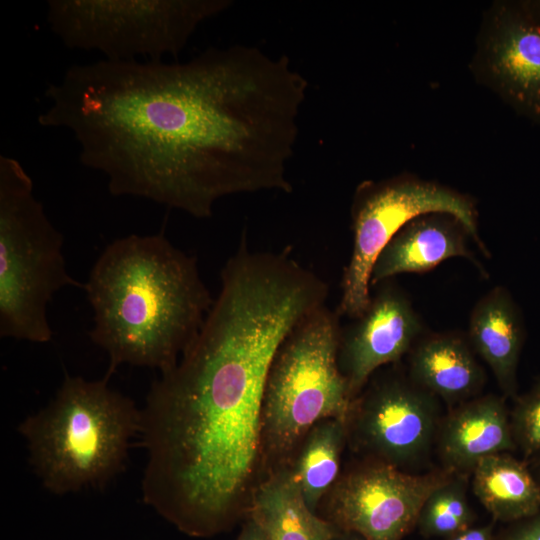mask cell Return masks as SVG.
I'll use <instances>...</instances> for the list:
<instances>
[{"label": "cell", "instance_id": "1", "mask_svg": "<svg viewBox=\"0 0 540 540\" xmlns=\"http://www.w3.org/2000/svg\"><path fill=\"white\" fill-rule=\"evenodd\" d=\"M307 89L286 55L248 45L186 62L102 59L50 83L38 122L69 131L112 195L205 219L227 196L292 192L287 166Z\"/></svg>", "mask_w": 540, "mask_h": 540}, {"label": "cell", "instance_id": "2", "mask_svg": "<svg viewBox=\"0 0 540 540\" xmlns=\"http://www.w3.org/2000/svg\"><path fill=\"white\" fill-rule=\"evenodd\" d=\"M290 277L233 264L175 367L151 384L141 409L142 498L191 537L232 529L265 478L261 414L280 345L312 310Z\"/></svg>", "mask_w": 540, "mask_h": 540}, {"label": "cell", "instance_id": "3", "mask_svg": "<svg viewBox=\"0 0 540 540\" xmlns=\"http://www.w3.org/2000/svg\"><path fill=\"white\" fill-rule=\"evenodd\" d=\"M84 290L93 311L89 336L109 357L108 377L122 364L171 370L214 302L196 257L162 233L112 241Z\"/></svg>", "mask_w": 540, "mask_h": 540}, {"label": "cell", "instance_id": "4", "mask_svg": "<svg viewBox=\"0 0 540 540\" xmlns=\"http://www.w3.org/2000/svg\"><path fill=\"white\" fill-rule=\"evenodd\" d=\"M109 378L66 375L54 398L20 423L30 464L49 492L101 488L124 468L141 409Z\"/></svg>", "mask_w": 540, "mask_h": 540}, {"label": "cell", "instance_id": "5", "mask_svg": "<svg viewBox=\"0 0 540 540\" xmlns=\"http://www.w3.org/2000/svg\"><path fill=\"white\" fill-rule=\"evenodd\" d=\"M64 238L15 158L0 156V336L33 343L52 339L47 307L61 289H84L66 267Z\"/></svg>", "mask_w": 540, "mask_h": 540}, {"label": "cell", "instance_id": "6", "mask_svg": "<svg viewBox=\"0 0 540 540\" xmlns=\"http://www.w3.org/2000/svg\"><path fill=\"white\" fill-rule=\"evenodd\" d=\"M339 318L326 305L319 307L291 330L274 356L261 414L265 478L288 464L313 425L347 416L353 399L338 364Z\"/></svg>", "mask_w": 540, "mask_h": 540}, {"label": "cell", "instance_id": "7", "mask_svg": "<svg viewBox=\"0 0 540 540\" xmlns=\"http://www.w3.org/2000/svg\"><path fill=\"white\" fill-rule=\"evenodd\" d=\"M230 0H49L46 21L69 48L113 62L176 57L206 20Z\"/></svg>", "mask_w": 540, "mask_h": 540}, {"label": "cell", "instance_id": "8", "mask_svg": "<svg viewBox=\"0 0 540 540\" xmlns=\"http://www.w3.org/2000/svg\"><path fill=\"white\" fill-rule=\"evenodd\" d=\"M433 212L459 219L488 255L478 232L476 203L469 195L409 173L358 184L351 202L353 247L341 279L339 317L353 320L365 311L371 300L372 269L381 251L410 220Z\"/></svg>", "mask_w": 540, "mask_h": 540}, {"label": "cell", "instance_id": "9", "mask_svg": "<svg viewBox=\"0 0 540 540\" xmlns=\"http://www.w3.org/2000/svg\"><path fill=\"white\" fill-rule=\"evenodd\" d=\"M439 401L396 371L375 373L345 418L347 448L354 457L411 472L435 449L443 417Z\"/></svg>", "mask_w": 540, "mask_h": 540}, {"label": "cell", "instance_id": "10", "mask_svg": "<svg viewBox=\"0 0 540 540\" xmlns=\"http://www.w3.org/2000/svg\"><path fill=\"white\" fill-rule=\"evenodd\" d=\"M454 474L441 467L411 473L354 457L342 467L316 513L365 540H402L416 527L429 494Z\"/></svg>", "mask_w": 540, "mask_h": 540}, {"label": "cell", "instance_id": "11", "mask_svg": "<svg viewBox=\"0 0 540 540\" xmlns=\"http://www.w3.org/2000/svg\"><path fill=\"white\" fill-rule=\"evenodd\" d=\"M469 69L518 116L540 125V28L521 0L495 1L483 13Z\"/></svg>", "mask_w": 540, "mask_h": 540}, {"label": "cell", "instance_id": "12", "mask_svg": "<svg viewBox=\"0 0 540 540\" xmlns=\"http://www.w3.org/2000/svg\"><path fill=\"white\" fill-rule=\"evenodd\" d=\"M377 286L365 311L341 329L338 364L353 400L381 367L410 353L424 329L404 291L390 280Z\"/></svg>", "mask_w": 540, "mask_h": 540}, {"label": "cell", "instance_id": "13", "mask_svg": "<svg viewBox=\"0 0 540 540\" xmlns=\"http://www.w3.org/2000/svg\"><path fill=\"white\" fill-rule=\"evenodd\" d=\"M435 451L441 468L469 476L483 459L516 451L505 397L487 394L450 408L440 422Z\"/></svg>", "mask_w": 540, "mask_h": 540}, {"label": "cell", "instance_id": "14", "mask_svg": "<svg viewBox=\"0 0 540 540\" xmlns=\"http://www.w3.org/2000/svg\"><path fill=\"white\" fill-rule=\"evenodd\" d=\"M471 237L459 219L443 212L419 215L405 224L379 254L371 287L403 273H425L443 261L464 257L482 271L468 248Z\"/></svg>", "mask_w": 540, "mask_h": 540}, {"label": "cell", "instance_id": "15", "mask_svg": "<svg viewBox=\"0 0 540 540\" xmlns=\"http://www.w3.org/2000/svg\"><path fill=\"white\" fill-rule=\"evenodd\" d=\"M524 339L521 312L505 287L492 288L475 304L467 340L491 369L505 398L518 396L517 371Z\"/></svg>", "mask_w": 540, "mask_h": 540}, {"label": "cell", "instance_id": "16", "mask_svg": "<svg viewBox=\"0 0 540 540\" xmlns=\"http://www.w3.org/2000/svg\"><path fill=\"white\" fill-rule=\"evenodd\" d=\"M408 377L449 409L479 396L486 380L467 338L456 333L420 338L410 351Z\"/></svg>", "mask_w": 540, "mask_h": 540}, {"label": "cell", "instance_id": "17", "mask_svg": "<svg viewBox=\"0 0 540 540\" xmlns=\"http://www.w3.org/2000/svg\"><path fill=\"white\" fill-rule=\"evenodd\" d=\"M247 516L269 540H330L340 531L310 510L288 466L261 481Z\"/></svg>", "mask_w": 540, "mask_h": 540}, {"label": "cell", "instance_id": "18", "mask_svg": "<svg viewBox=\"0 0 540 540\" xmlns=\"http://www.w3.org/2000/svg\"><path fill=\"white\" fill-rule=\"evenodd\" d=\"M470 485L494 522L509 524L540 511V486L528 463L512 453L480 461L471 473Z\"/></svg>", "mask_w": 540, "mask_h": 540}, {"label": "cell", "instance_id": "19", "mask_svg": "<svg viewBox=\"0 0 540 540\" xmlns=\"http://www.w3.org/2000/svg\"><path fill=\"white\" fill-rule=\"evenodd\" d=\"M347 448L345 418H327L313 425L303 436L288 464L311 511H317L342 471Z\"/></svg>", "mask_w": 540, "mask_h": 540}, {"label": "cell", "instance_id": "20", "mask_svg": "<svg viewBox=\"0 0 540 540\" xmlns=\"http://www.w3.org/2000/svg\"><path fill=\"white\" fill-rule=\"evenodd\" d=\"M469 484V475L455 473L429 494L416 524L423 537L446 539L474 525L476 514L467 497Z\"/></svg>", "mask_w": 540, "mask_h": 540}, {"label": "cell", "instance_id": "21", "mask_svg": "<svg viewBox=\"0 0 540 540\" xmlns=\"http://www.w3.org/2000/svg\"><path fill=\"white\" fill-rule=\"evenodd\" d=\"M512 437L527 461L540 453V379L524 394L514 399L510 410Z\"/></svg>", "mask_w": 540, "mask_h": 540}, {"label": "cell", "instance_id": "22", "mask_svg": "<svg viewBox=\"0 0 540 540\" xmlns=\"http://www.w3.org/2000/svg\"><path fill=\"white\" fill-rule=\"evenodd\" d=\"M495 540H540V511L530 517L509 523L495 535Z\"/></svg>", "mask_w": 540, "mask_h": 540}, {"label": "cell", "instance_id": "23", "mask_svg": "<svg viewBox=\"0 0 540 540\" xmlns=\"http://www.w3.org/2000/svg\"><path fill=\"white\" fill-rule=\"evenodd\" d=\"M495 522L488 524L471 526L459 533H456L445 540H495Z\"/></svg>", "mask_w": 540, "mask_h": 540}, {"label": "cell", "instance_id": "24", "mask_svg": "<svg viewBox=\"0 0 540 540\" xmlns=\"http://www.w3.org/2000/svg\"><path fill=\"white\" fill-rule=\"evenodd\" d=\"M235 540H269L263 529L250 516L242 523L240 532Z\"/></svg>", "mask_w": 540, "mask_h": 540}, {"label": "cell", "instance_id": "25", "mask_svg": "<svg viewBox=\"0 0 540 540\" xmlns=\"http://www.w3.org/2000/svg\"><path fill=\"white\" fill-rule=\"evenodd\" d=\"M521 3L530 18L540 28V0H521Z\"/></svg>", "mask_w": 540, "mask_h": 540}, {"label": "cell", "instance_id": "26", "mask_svg": "<svg viewBox=\"0 0 540 540\" xmlns=\"http://www.w3.org/2000/svg\"><path fill=\"white\" fill-rule=\"evenodd\" d=\"M540 486V453L526 461Z\"/></svg>", "mask_w": 540, "mask_h": 540}, {"label": "cell", "instance_id": "27", "mask_svg": "<svg viewBox=\"0 0 540 540\" xmlns=\"http://www.w3.org/2000/svg\"><path fill=\"white\" fill-rule=\"evenodd\" d=\"M330 540H365L361 535L351 531H339Z\"/></svg>", "mask_w": 540, "mask_h": 540}]
</instances>
